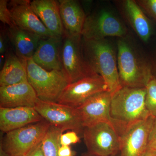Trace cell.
I'll return each instance as SVG.
<instances>
[{
    "mask_svg": "<svg viewBox=\"0 0 156 156\" xmlns=\"http://www.w3.org/2000/svg\"><path fill=\"white\" fill-rule=\"evenodd\" d=\"M146 96L145 87H122L112 95L110 115L120 135L127 128L151 116L146 105Z\"/></svg>",
    "mask_w": 156,
    "mask_h": 156,
    "instance_id": "obj_1",
    "label": "cell"
},
{
    "mask_svg": "<svg viewBox=\"0 0 156 156\" xmlns=\"http://www.w3.org/2000/svg\"><path fill=\"white\" fill-rule=\"evenodd\" d=\"M84 55L92 69L103 78L112 95L122 87L118 71L117 56L112 45L102 40L82 38Z\"/></svg>",
    "mask_w": 156,
    "mask_h": 156,
    "instance_id": "obj_2",
    "label": "cell"
},
{
    "mask_svg": "<svg viewBox=\"0 0 156 156\" xmlns=\"http://www.w3.org/2000/svg\"><path fill=\"white\" fill-rule=\"evenodd\" d=\"M117 63L122 87L144 88L151 75L150 68L140 60L131 45L121 39L117 43Z\"/></svg>",
    "mask_w": 156,
    "mask_h": 156,
    "instance_id": "obj_3",
    "label": "cell"
},
{
    "mask_svg": "<svg viewBox=\"0 0 156 156\" xmlns=\"http://www.w3.org/2000/svg\"><path fill=\"white\" fill-rule=\"evenodd\" d=\"M28 82L38 98L44 101L57 102L63 89L69 83L62 71H48L39 66L32 58L26 60Z\"/></svg>",
    "mask_w": 156,
    "mask_h": 156,
    "instance_id": "obj_4",
    "label": "cell"
},
{
    "mask_svg": "<svg viewBox=\"0 0 156 156\" xmlns=\"http://www.w3.org/2000/svg\"><path fill=\"white\" fill-rule=\"evenodd\" d=\"M62 71L69 83L96 74L84 55L82 36L62 37L60 51Z\"/></svg>",
    "mask_w": 156,
    "mask_h": 156,
    "instance_id": "obj_5",
    "label": "cell"
},
{
    "mask_svg": "<svg viewBox=\"0 0 156 156\" xmlns=\"http://www.w3.org/2000/svg\"><path fill=\"white\" fill-rule=\"evenodd\" d=\"M83 136L90 154L116 156L119 153L120 135L113 124L101 122L84 127Z\"/></svg>",
    "mask_w": 156,
    "mask_h": 156,
    "instance_id": "obj_6",
    "label": "cell"
},
{
    "mask_svg": "<svg viewBox=\"0 0 156 156\" xmlns=\"http://www.w3.org/2000/svg\"><path fill=\"white\" fill-rule=\"evenodd\" d=\"M50 126L44 120L5 133L1 145L10 156H26L42 142Z\"/></svg>",
    "mask_w": 156,
    "mask_h": 156,
    "instance_id": "obj_7",
    "label": "cell"
},
{
    "mask_svg": "<svg viewBox=\"0 0 156 156\" xmlns=\"http://www.w3.org/2000/svg\"><path fill=\"white\" fill-rule=\"evenodd\" d=\"M126 27L109 10L101 9L87 16L81 36L85 40H102L107 37H124Z\"/></svg>",
    "mask_w": 156,
    "mask_h": 156,
    "instance_id": "obj_8",
    "label": "cell"
},
{
    "mask_svg": "<svg viewBox=\"0 0 156 156\" xmlns=\"http://www.w3.org/2000/svg\"><path fill=\"white\" fill-rule=\"evenodd\" d=\"M35 108L43 119L62 131H73L83 135L84 127L78 110L58 102L38 99Z\"/></svg>",
    "mask_w": 156,
    "mask_h": 156,
    "instance_id": "obj_9",
    "label": "cell"
},
{
    "mask_svg": "<svg viewBox=\"0 0 156 156\" xmlns=\"http://www.w3.org/2000/svg\"><path fill=\"white\" fill-rule=\"evenodd\" d=\"M104 91H107L105 82L101 76L96 74L69 84L57 102L77 108L92 96Z\"/></svg>",
    "mask_w": 156,
    "mask_h": 156,
    "instance_id": "obj_10",
    "label": "cell"
},
{
    "mask_svg": "<svg viewBox=\"0 0 156 156\" xmlns=\"http://www.w3.org/2000/svg\"><path fill=\"white\" fill-rule=\"evenodd\" d=\"M154 117L131 126L120 135V156H144Z\"/></svg>",
    "mask_w": 156,
    "mask_h": 156,
    "instance_id": "obj_11",
    "label": "cell"
},
{
    "mask_svg": "<svg viewBox=\"0 0 156 156\" xmlns=\"http://www.w3.org/2000/svg\"><path fill=\"white\" fill-rule=\"evenodd\" d=\"M29 0H12L9 8L15 25L37 35L41 38L55 37L46 28L34 13Z\"/></svg>",
    "mask_w": 156,
    "mask_h": 156,
    "instance_id": "obj_12",
    "label": "cell"
},
{
    "mask_svg": "<svg viewBox=\"0 0 156 156\" xmlns=\"http://www.w3.org/2000/svg\"><path fill=\"white\" fill-rule=\"evenodd\" d=\"M112 96L108 91L100 92L77 108L84 127L101 122L113 124L110 115Z\"/></svg>",
    "mask_w": 156,
    "mask_h": 156,
    "instance_id": "obj_13",
    "label": "cell"
},
{
    "mask_svg": "<svg viewBox=\"0 0 156 156\" xmlns=\"http://www.w3.org/2000/svg\"><path fill=\"white\" fill-rule=\"evenodd\" d=\"M38 99L28 82L0 87V107H35Z\"/></svg>",
    "mask_w": 156,
    "mask_h": 156,
    "instance_id": "obj_14",
    "label": "cell"
},
{
    "mask_svg": "<svg viewBox=\"0 0 156 156\" xmlns=\"http://www.w3.org/2000/svg\"><path fill=\"white\" fill-rule=\"evenodd\" d=\"M44 120L34 107H0V129L5 133Z\"/></svg>",
    "mask_w": 156,
    "mask_h": 156,
    "instance_id": "obj_15",
    "label": "cell"
},
{
    "mask_svg": "<svg viewBox=\"0 0 156 156\" xmlns=\"http://www.w3.org/2000/svg\"><path fill=\"white\" fill-rule=\"evenodd\" d=\"M62 37L41 39L32 58L34 61L48 71H62L60 51Z\"/></svg>",
    "mask_w": 156,
    "mask_h": 156,
    "instance_id": "obj_16",
    "label": "cell"
},
{
    "mask_svg": "<svg viewBox=\"0 0 156 156\" xmlns=\"http://www.w3.org/2000/svg\"><path fill=\"white\" fill-rule=\"evenodd\" d=\"M30 5L34 13L50 33L55 37H63L64 30L58 1L34 0L31 2Z\"/></svg>",
    "mask_w": 156,
    "mask_h": 156,
    "instance_id": "obj_17",
    "label": "cell"
},
{
    "mask_svg": "<svg viewBox=\"0 0 156 156\" xmlns=\"http://www.w3.org/2000/svg\"><path fill=\"white\" fill-rule=\"evenodd\" d=\"M58 3L64 34L81 36L87 15L80 4L75 0H60Z\"/></svg>",
    "mask_w": 156,
    "mask_h": 156,
    "instance_id": "obj_18",
    "label": "cell"
},
{
    "mask_svg": "<svg viewBox=\"0 0 156 156\" xmlns=\"http://www.w3.org/2000/svg\"><path fill=\"white\" fill-rule=\"evenodd\" d=\"M121 8L124 17L135 33L144 42H147L151 35V25L136 1H123Z\"/></svg>",
    "mask_w": 156,
    "mask_h": 156,
    "instance_id": "obj_19",
    "label": "cell"
},
{
    "mask_svg": "<svg viewBox=\"0 0 156 156\" xmlns=\"http://www.w3.org/2000/svg\"><path fill=\"white\" fill-rule=\"evenodd\" d=\"M6 31L16 55L23 60L32 58L42 38L15 25L9 27Z\"/></svg>",
    "mask_w": 156,
    "mask_h": 156,
    "instance_id": "obj_20",
    "label": "cell"
},
{
    "mask_svg": "<svg viewBox=\"0 0 156 156\" xmlns=\"http://www.w3.org/2000/svg\"><path fill=\"white\" fill-rule=\"evenodd\" d=\"M28 82L26 60L13 53L7 54L0 72V87Z\"/></svg>",
    "mask_w": 156,
    "mask_h": 156,
    "instance_id": "obj_21",
    "label": "cell"
},
{
    "mask_svg": "<svg viewBox=\"0 0 156 156\" xmlns=\"http://www.w3.org/2000/svg\"><path fill=\"white\" fill-rule=\"evenodd\" d=\"M64 131L50 126L41 142L42 150L45 156H58L61 146L60 136Z\"/></svg>",
    "mask_w": 156,
    "mask_h": 156,
    "instance_id": "obj_22",
    "label": "cell"
},
{
    "mask_svg": "<svg viewBox=\"0 0 156 156\" xmlns=\"http://www.w3.org/2000/svg\"><path fill=\"white\" fill-rule=\"evenodd\" d=\"M146 105L151 115L156 118V78L151 76L145 86Z\"/></svg>",
    "mask_w": 156,
    "mask_h": 156,
    "instance_id": "obj_23",
    "label": "cell"
},
{
    "mask_svg": "<svg viewBox=\"0 0 156 156\" xmlns=\"http://www.w3.org/2000/svg\"><path fill=\"white\" fill-rule=\"evenodd\" d=\"M0 20L9 27L15 25L11 17L9 8V2L7 0L0 1Z\"/></svg>",
    "mask_w": 156,
    "mask_h": 156,
    "instance_id": "obj_24",
    "label": "cell"
},
{
    "mask_svg": "<svg viewBox=\"0 0 156 156\" xmlns=\"http://www.w3.org/2000/svg\"><path fill=\"white\" fill-rule=\"evenodd\" d=\"M136 2L145 14L156 20V0H138Z\"/></svg>",
    "mask_w": 156,
    "mask_h": 156,
    "instance_id": "obj_25",
    "label": "cell"
},
{
    "mask_svg": "<svg viewBox=\"0 0 156 156\" xmlns=\"http://www.w3.org/2000/svg\"><path fill=\"white\" fill-rule=\"evenodd\" d=\"M80 141L79 134L76 131H68L62 134L60 138V144L63 146H70L76 144Z\"/></svg>",
    "mask_w": 156,
    "mask_h": 156,
    "instance_id": "obj_26",
    "label": "cell"
},
{
    "mask_svg": "<svg viewBox=\"0 0 156 156\" xmlns=\"http://www.w3.org/2000/svg\"><path fill=\"white\" fill-rule=\"evenodd\" d=\"M148 150L156 151V118L154 120L151 129Z\"/></svg>",
    "mask_w": 156,
    "mask_h": 156,
    "instance_id": "obj_27",
    "label": "cell"
},
{
    "mask_svg": "<svg viewBox=\"0 0 156 156\" xmlns=\"http://www.w3.org/2000/svg\"><path fill=\"white\" fill-rule=\"evenodd\" d=\"M8 38L7 35V31L4 32L3 30H1L0 34V54L3 56L7 51V42Z\"/></svg>",
    "mask_w": 156,
    "mask_h": 156,
    "instance_id": "obj_28",
    "label": "cell"
},
{
    "mask_svg": "<svg viewBox=\"0 0 156 156\" xmlns=\"http://www.w3.org/2000/svg\"><path fill=\"white\" fill-rule=\"evenodd\" d=\"M58 156H75V155L70 146L61 145L58 150Z\"/></svg>",
    "mask_w": 156,
    "mask_h": 156,
    "instance_id": "obj_29",
    "label": "cell"
},
{
    "mask_svg": "<svg viewBox=\"0 0 156 156\" xmlns=\"http://www.w3.org/2000/svg\"><path fill=\"white\" fill-rule=\"evenodd\" d=\"M26 156H45L42 150L41 142L33 148Z\"/></svg>",
    "mask_w": 156,
    "mask_h": 156,
    "instance_id": "obj_30",
    "label": "cell"
},
{
    "mask_svg": "<svg viewBox=\"0 0 156 156\" xmlns=\"http://www.w3.org/2000/svg\"><path fill=\"white\" fill-rule=\"evenodd\" d=\"M0 156H10L1 145L0 146Z\"/></svg>",
    "mask_w": 156,
    "mask_h": 156,
    "instance_id": "obj_31",
    "label": "cell"
},
{
    "mask_svg": "<svg viewBox=\"0 0 156 156\" xmlns=\"http://www.w3.org/2000/svg\"><path fill=\"white\" fill-rule=\"evenodd\" d=\"M144 156H156V151L148 150Z\"/></svg>",
    "mask_w": 156,
    "mask_h": 156,
    "instance_id": "obj_32",
    "label": "cell"
},
{
    "mask_svg": "<svg viewBox=\"0 0 156 156\" xmlns=\"http://www.w3.org/2000/svg\"><path fill=\"white\" fill-rule=\"evenodd\" d=\"M82 156H96L95 155H93L90 154H89L87 153H85L83 154V155Z\"/></svg>",
    "mask_w": 156,
    "mask_h": 156,
    "instance_id": "obj_33",
    "label": "cell"
}]
</instances>
